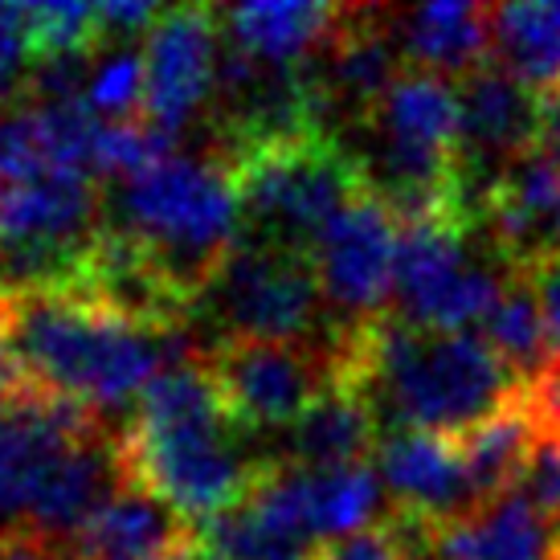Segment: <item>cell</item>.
Masks as SVG:
<instances>
[{"mask_svg": "<svg viewBox=\"0 0 560 560\" xmlns=\"http://www.w3.org/2000/svg\"><path fill=\"white\" fill-rule=\"evenodd\" d=\"M124 451L131 479L188 524L242 503L275 463L237 438L205 360L176 364L143 389L136 418L124 425Z\"/></svg>", "mask_w": 560, "mask_h": 560, "instance_id": "3", "label": "cell"}, {"mask_svg": "<svg viewBox=\"0 0 560 560\" xmlns=\"http://www.w3.org/2000/svg\"><path fill=\"white\" fill-rule=\"evenodd\" d=\"M205 369L237 430H291L319 397L340 385L336 331L315 343L225 340Z\"/></svg>", "mask_w": 560, "mask_h": 560, "instance_id": "8", "label": "cell"}, {"mask_svg": "<svg viewBox=\"0 0 560 560\" xmlns=\"http://www.w3.org/2000/svg\"><path fill=\"white\" fill-rule=\"evenodd\" d=\"M319 560H409V552H405L393 520H385V524H373V528L357 532V536L324 545Z\"/></svg>", "mask_w": 560, "mask_h": 560, "instance_id": "28", "label": "cell"}, {"mask_svg": "<svg viewBox=\"0 0 560 560\" xmlns=\"http://www.w3.org/2000/svg\"><path fill=\"white\" fill-rule=\"evenodd\" d=\"M225 21L230 46L242 49L246 58L275 70H303L312 66L331 37L343 25L340 4H315V0H282V4H237Z\"/></svg>", "mask_w": 560, "mask_h": 560, "instance_id": "15", "label": "cell"}, {"mask_svg": "<svg viewBox=\"0 0 560 560\" xmlns=\"http://www.w3.org/2000/svg\"><path fill=\"white\" fill-rule=\"evenodd\" d=\"M197 540L213 560H319L307 515V470L275 458L242 503L205 520Z\"/></svg>", "mask_w": 560, "mask_h": 560, "instance_id": "11", "label": "cell"}, {"mask_svg": "<svg viewBox=\"0 0 560 560\" xmlns=\"http://www.w3.org/2000/svg\"><path fill=\"white\" fill-rule=\"evenodd\" d=\"M560 536L520 487L451 528H438V560H557Z\"/></svg>", "mask_w": 560, "mask_h": 560, "instance_id": "17", "label": "cell"}, {"mask_svg": "<svg viewBox=\"0 0 560 560\" xmlns=\"http://www.w3.org/2000/svg\"><path fill=\"white\" fill-rule=\"evenodd\" d=\"M340 385L364 393L393 430L463 438L524 401V381L470 331H425L401 315L340 327Z\"/></svg>", "mask_w": 560, "mask_h": 560, "instance_id": "2", "label": "cell"}, {"mask_svg": "<svg viewBox=\"0 0 560 560\" xmlns=\"http://www.w3.org/2000/svg\"><path fill=\"white\" fill-rule=\"evenodd\" d=\"M528 409H532V418H536V425H540V434L560 442V369L532 385Z\"/></svg>", "mask_w": 560, "mask_h": 560, "instance_id": "31", "label": "cell"}, {"mask_svg": "<svg viewBox=\"0 0 560 560\" xmlns=\"http://www.w3.org/2000/svg\"><path fill=\"white\" fill-rule=\"evenodd\" d=\"M164 9L148 4V0H107L98 4V37L103 46H127L136 33H152Z\"/></svg>", "mask_w": 560, "mask_h": 560, "instance_id": "27", "label": "cell"}, {"mask_svg": "<svg viewBox=\"0 0 560 560\" xmlns=\"http://www.w3.org/2000/svg\"><path fill=\"white\" fill-rule=\"evenodd\" d=\"M376 475L401 515L451 528L482 508L454 438L425 430H393L376 442Z\"/></svg>", "mask_w": 560, "mask_h": 560, "instance_id": "13", "label": "cell"}, {"mask_svg": "<svg viewBox=\"0 0 560 560\" xmlns=\"http://www.w3.org/2000/svg\"><path fill=\"white\" fill-rule=\"evenodd\" d=\"M37 62L33 58V37H30V4H0V107L21 91V82H30Z\"/></svg>", "mask_w": 560, "mask_h": 560, "instance_id": "25", "label": "cell"}, {"mask_svg": "<svg viewBox=\"0 0 560 560\" xmlns=\"http://www.w3.org/2000/svg\"><path fill=\"white\" fill-rule=\"evenodd\" d=\"M0 560H66V545L33 528L0 532Z\"/></svg>", "mask_w": 560, "mask_h": 560, "instance_id": "30", "label": "cell"}, {"mask_svg": "<svg viewBox=\"0 0 560 560\" xmlns=\"http://www.w3.org/2000/svg\"><path fill=\"white\" fill-rule=\"evenodd\" d=\"M218 86V13L205 4L164 9L143 46V119L180 136Z\"/></svg>", "mask_w": 560, "mask_h": 560, "instance_id": "12", "label": "cell"}, {"mask_svg": "<svg viewBox=\"0 0 560 560\" xmlns=\"http://www.w3.org/2000/svg\"><path fill=\"white\" fill-rule=\"evenodd\" d=\"M376 512H381V475L369 463L307 470V515L324 545L373 528Z\"/></svg>", "mask_w": 560, "mask_h": 560, "instance_id": "22", "label": "cell"}, {"mask_svg": "<svg viewBox=\"0 0 560 560\" xmlns=\"http://www.w3.org/2000/svg\"><path fill=\"white\" fill-rule=\"evenodd\" d=\"M491 37L508 74L536 94H560V4H499Z\"/></svg>", "mask_w": 560, "mask_h": 560, "instance_id": "20", "label": "cell"}, {"mask_svg": "<svg viewBox=\"0 0 560 560\" xmlns=\"http://www.w3.org/2000/svg\"><path fill=\"white\" fill-rule=\"evenodd\" d=\"M242 201H237L230 160H180L115 188L107 230L119 234L143 262L168 282L188 307H197L221 262L242 242Z\"/></svg>", "mask_w": 560, "mask_h": 560, "instance_id": "4", "label": "cell"}, {"mask_svg": "<svg viewBox=\"0 0 560 560\" xmlns=\"http://www.w3.org/2000/svg\"><path fill=\"white\" fill-rule=\"evenodd\" d=\"M30 37H33V58H37V62L94 58V54H103L98 4H82V0L30 4Z\"/></svg>", "mask_w": 560, "mask_h": 560, "instance_id": "23", "label": "cell"}, {"mask_svg": "<svg viewBox=\"0 0 560 560\" xmlns=\"http://www.w3.org/2000/svg\"><path fill=\"white\" fill-rule=\"evenodd\" d=\"M246 221L258 242L312 254L324 230L364 192L357 156L336 136L266 143L230 160Z\"/></svg>", "mask_w": 560, "mask_h": 560, "instance_id": "5", "label": "cell"}, {"mask_svg": "<svg viewBox=\"0 0 560 560\" xmlns=\"http://www.w3.org/2000/svg\"><path fill=\"white\" fill-rule=\"evenodd\" d=\"M479 336L524 381V389H532L536 381H545V376H552L560 369L557 343L548 336L540 303H536L524 275H515V282L503 291V299L491 307V315L479 327Z\"/></svg>", "mask_w": 560, "mask_h": 560, "instance_id": "21", "label": "cell"}, {"mask_svg": "<svg viewBox=\"0 0 560 560\" xmlns=\"http://www.w3.org/2000/svg\"><path fill=\"white\" fill-rule=\"evenodd\" d=\"M536 442H540V425L528 409V393H524V401H515L512 409H503L458 438V451H463V463H467V475L482 508L524 487Z\"/></svg>", "mask_w": 560, "mask_h": 560, "instance_id": "19", "label": "cell"}, {"mask_svg": "<svg viewBox=\"0 0 560 560\" xmlns=\"http://www.w3.org/2000/svg\"><path fill=\"white\" fill-rule=\"evenodd\" d=\"M82 107L103 124H136L131 115L143 110V49L115 46L98 54L86 74Z\"/></svg>", "mask_w": 560, "mask_h": 560, "instance_id": "24", "label": "cell"}, {"mask_svg": "<svg viewBox=\"0 0 560 560\" xmlns=\"http://www.w3.org/2000/svg\"><path fill=\"white\" fill-rule=\"evenodd\" d=\"M467 213L401 221L397 249V315L425 331H467L491 315L520 270L487 266L470 249Z\"/></svg>", "mask_w": 560, "mask_h": 560, "instance_id": "6", "label": "cell"}, {"mask_svg": "<svg viewBox=\"0 0 560 560\" xmlns=\"http://www.w3.org/2000/svg\"><path fill=\"white\" fill-rule=\"evenodd\" d=\"M164 560H213V557H209V552H205L201 540L192 536L188 545H180V548H176V552H168V557H164Z\"/></svg>", "mask_w": 560, "mask_h": 560, "instance_id": "33", "label": "cell"}, {"mask_svg": "<svg viewBox=\"0 0 560 560\" xmlns=\"http://www.w3.org/2000/svg\"><path fill=\"white\" fill-rule=\"evenodd\" d=\"M98 425V413L16 385L13 405L0 418V532L30 528L33 508L46 495L54 470Z\"/></svg>", "mask_w": 560, "mask_h": 560, "instance_id": "10", "label": "cell"}, {"mask_svg": "<svg viewBox=\"0 0 560 560\" xmlns=\"http://www.w3.org/2000/svg\"><path fill=\"white\" fill-rule=\"evenodd\" d=\"M524 491L548 515V524L560 528V442L540 434L536 451H532L528 475H524Z\"/></svg>", "mask_w": 560, "mask_h": 560, "instance_id": "26", "label": "cell"}, {"mask_svg": "<svg viewBox=\"0 0 560 560\" xmlns=\"http://www.w3.org/2000/svg\"><path fill=\"white\" fill-rule=\"evenodd\" d=\"M13 397H16V376H13V369L4 364V357H0V418H4V409L13 405Z\"/></svg>", "mask_w": 560, "mask_h": 560, "instance_id": "32", "label": "cell"}, {"mask_svg": "<svg viewBox=\"0 0 560 560\" xmlns=\"http://www.w3.org/2000/svg\"><path fill=\"white\" fill-rule=\"evenodd\" d=\"M180 331L148 327L82 287L0 291V357L21 389L86 413L119 409L180 364Z\"/></svg>", "mask_w": 560, "mask_h": 560, "instance_id": "1", "label": "cell"}, {"mask_svg": "<svg viewBox=\"0 0 560 560\" xmlns=\"http://www.w3.org/2000/svg\"><path fill=\"white\" fill-rule=\"evenodd\" d=\"M197 532L131 479L66 540V560H164Z\"/></svg>", "mask_w": 560, "mask_h": 560, "instance_id": "14", "label": "cell"}, {"mask_svg": "<svg viewBox=\"0 0 560 560\" xmlns=\"http://www.w3.org/2000/svg\"><path fill=\"white\" fill-rule=\"evenodd\" d=\"M376 425L381 421H376L373 405L364 401V393L336 385L287 430L282 463L303 470H331L364 463L369 454H376V442H381Z\"/></svg>", "mask_w": 560, "mask_h": 560, "instance_id": "18", "label": "cell"}, {"mask_svg": "<svg viewBox=\"0 0 560 560\" xmlns=\"http://www.w3.org/2000/svg\"><path fill=\"white\" fill-rule=\"evenodd\" d=\"M201 307L225 331V340H324L315 336L324 291L315 279L312 254L270 246L246 234L221 262L218 279L201 295Z\"/></svg>", "mask_w": 560, "mask_h": 560, "instance_id": "7", "label": "cell"}, {"mask_svg": "<svg viewBox=\"0 0 560 560\" xmlns=\"http://www.w3.org/2000/svg\"><path fill=\"white\" fill-rule=\"evenodd\" d=\"M528 279L532 295L540 303V315L548 324V336L557 343V357H560V254H548V258H536L520 270Z\"/></svg>", "mask_w": 560, "mask_h": 560, "instance_id": "29", "label": "cell"}, {"mask_svg": "<svg viewBox=\"0 0 560 560\" xmlns=\"http://www.w3.org/2000/svg\"><path fill=\"white\" fill-rule=\"evenodd\" d=\"M393 33L401 58L434 79H467L495 58L491 9L482 4H421L393 13Z\"/></svg>", "mask_w": 560, "mask_h": 560, "instance_id": "16", "label": "cell"}, {"mask_svg": "<svg viewBox=\"0 0 560 560\" xmlns=\"http://www.w3.org/2000/svg\"><path fill=\"white\" fill-rule=\"evenodd\" d=\"M401 221L369 188L324 230L312 249V266L324 303L340 315V327H357L389 315L397 295V249Z\"/></svg>", "mask_w": 560, "mask_h": 560, "instance_id": "9", "label": "cell"}]
</instances>
